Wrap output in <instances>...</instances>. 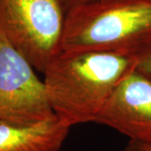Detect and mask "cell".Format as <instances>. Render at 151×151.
Returning <instances> with one entry per match:
<instances>
[{"mask_svg":"<svg viewBox=\"0 0 151 151\" xmlns=\"http://www.w3.org/2000/svg\"><path fill=\"white\" fill-rule=\"evenodd\" d=\"M135 65L132 55L60 50L43 74L50 108L60 123H94L116 86Z\"/></svg>","mask_w":151,"mask_h":151,"instance_id":"6da1fadb","label":"cell"},{"mask_svg":"<svg viewBox=\"0 0 151 151\" xmlns=\"http://www.w3.org/2000/svg\"><path fill=\"white\" fill-rule=\"evenodd\" d=\"M151 31V0H92L65 12L60 49L132 55Z\"/></svg>","mask_w":151,"mask_h":151,"instance_id":"7a4b0ae2","label":"cell"},{"mask_svg":"<svg viewBox=\"0 0 151 151\" xmlns=\"http://www.w3.org/2000/svg\"><path fill=\"white\" fill-rule=\"evenodd\" d=\"M65 14L59 0H0V24L6 36L42 73L61 50Z\"/></svg>","mask_w":151,"mask_h":151,"instance_id":"3957f363","label":"cell"},{"mask_svg":"<svg viewBox=\"0 0 151 151\" xmlns=\"http://www.w3.org/2000/svg\"><path fill=\"white\" fill-rule=\"evenodd\" d=\"M55 118L44 81L0 24V121L33 124Z\"/></svg>","mask_w":151,"mask_h":151,"instance_id":"277c9868","label":"cell"},{"mask_svg":"<svg viewBox=\"0 0 151 151\" xmlns=\"http://www.w3.org/2000/svg\"><path fill=\"white\" fill-rule=\"evenodd\" d=\"M94 123L151 146V76L135 65L116 86Z\"/></svg>","mask_w":151,"mask_h":151,"instance_id":"5b68a950","label":"cell"},{"mask_svg":"<svg viewBox=\"0 0 151 151\" xmlns=\"http://www.w3.org/2000/svg\"><path fill=\"white\" fill-rule=\"evenodd\" d=\"M70 129L56 118L33 124L0 121V151H59Z\"/></svg>","mask_w":151,"mask_h":151,"instance_id":"8992f818","label":"cell"},{"mask_svg":"<svg viewBox=\"0 0 151 151\" xmlns=\"http://www.w3.org/2000/svg\"><path fill=\"white\" fill-rule=\"evenodd\" d=\"M135 67L151 76V31L133 52Z\"/></svg>","mask_w":151,"mask_h":151,"instance_id":"52a82bcc","label":"cell"},{"mask_svg":"<svg viewBox=\"0 0 151 151\" xmlns=\"http://www.w3.org/2000/svg\"><path fill=\"white\" fill-rule=\"evenodd\" d=\"M89 1H92V0H59L65 12H66L71 7H74L76 5L81 4L86 2H89Z\"/></svg>","mask_w":151,"mask_h":151,"instance_id":"ba28073f","label":"cell"},{"mask_svg":"<svg viewBox=\"0 0 151 151\" xmlns=\"http://www.w3.org/2000/svg\"><path fill=\"white\" fill-rule=\"evenodd\" d=\"M133 145H134L137 151H151V146L139 145H134V144H133Z\"/></svg>","mask_w":151,"mask_h":151,"instance_id":"9c48e42d","label":"cell"},{"mask_svg":"<svg viewBox=\"0 0 151 151\" xmlns=\"http://www.w3.org/2000/svg\"><path fill=\"white\" fill-rule=\"evenodd\" d=\"M124 151H137V150H136V149H135V147L134 146V145H133L131 142H129V145H127V147L124 149Z\"/></svg>","mask_w":151,"mask_h":151,"instance_id":"30bf717a","label":"cell"}]
</instances>
